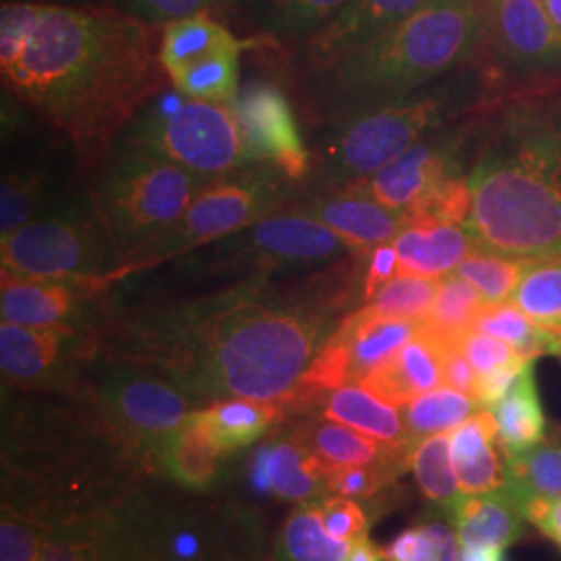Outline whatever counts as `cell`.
I'll use <instances>...</instances> for the list:
<instances>
[{
	"mask_svg": "<svg viewBox=\"0 0 561 561\" xmlns=\"http://www.w3.org/2000/svg\"><path fill=\"white\" fill-rule=\"evenodd\" d=\"M161 30L111 7L2 2V90L99 167L127 123L171 80Z\"/></svg>",
	"mask_w": 561,
	"mask_h": 561,
	"instance_id": "cell-1",
	"label": "cell"
},
{
	"mask_svg": "<svg viewBox=\"0 0 561 561\" xmlns=\"http://www.w3.org/2000/svg\"><path fill=\"white\" fill-rule=\"evenodd\" d=\"M329 322L324 308L254 277L140 324L134 345L198 398L279 401L300 385Z\"/></svg>",
	"mask_w": 561,
	"mask_h": 561,
	"instance_id": "cell-2",
	"label": "cell"
},
{
	"mask_svg": "<svg viewBox=\"0 0 561 561\" xmlns=\"http://www.w3.org/2000/svg\"><path fill=\"white\" fill-rule=\"evenodd\" d=\"M479 248L561 259V102L510 106L468 175Z\"/></svg>",
	"mask_w": 561,
	"mask_h": 561,
	"instance_id": "cell-3",
	"label": "cell"
},
{
	"mask_svg": "<svg viewBox=\"0 0 561 561\" xmlns=\"http://www.w3.org/2000/svg\"><path fill=\"white\" fill-rule=\"evenodd\" d=\"M486 44L481 0H431L340 60L304 73V94L324 121L414 94L470 67Z\"/></svg>",
	"mask_w": 561,
	"mask_h": 561,
	"instance_id": "cell-4",
	"label": "cell"
},
{
	"mask_svg": "<svg viewBox=\"0 0 561 561\" xmlns=\"http://www.w3.org/2000/svg\"><path fill=\"white\" fill-rule=\"evenodd\" d=\"M479 92L477 73L463 67L398 101L327 121L314 148L317 185L340 187L373 178L416 141L454 125L477 104Z\"/></svg>",
	"mask_w": 561,
	"mask_h": 561,
	"instance_id": "cell-5",
	"label": "cell"
},
{
	"mask_svg": "<svg viewBox=\"0 0 561 561\" xmlns=\"http://www.w3.org/2000/svg\"><path fill=\"white\" fill-rule=\"evenodd\" d=\"M111 150L171 162L206 180L256 164L229 106L196 101L173 83L141 106Z\"/></svg>",
	"mask_w": 561,
	"mask_h": 561,
	"instance_id": "cell-6",
	"label": "cell"
},
{
	"mask_svg": "<svg viewBox=\"0 0 561 561\" xmlns=\"http://www.w3.org/2000/svg\"><path fill=\"white\" fill-rule=\"evenodd\" d=\"M0 240L4 277L117 280L119 252L92 192H71Z\"/></svg>",
	"mask_w": 561,
	"mask_h": 561,
	"instance_id": "cell-7",
	"label": "cell"
},
{
	"mask_svg": "<svg viewBox=\"0 0 561 561\" xmlns=\"http://www.w3.org/2000/svg\"><path fill=\"white\" fill-rule=\"evenodd\" d=\"M206 178L152 157L111 150L99 164L92 196L121 256V266L180 219Z\"/></svg>",
	"mask_w": 561,
	"mask_h": 561,
	"instance_id": "cell-8",
	"label": "cell"
},
{
	"mask_svg": "<svg viewBox=\"0 0 561 561\" xmlns=\"http://www.w3.org/2000/svg\"><path fill=\"white\" fill-rule=\"evenodd\" d=\"M294 183L271 164H252L208 181L178 221L123 262L117 277L183 259L279 213L294 194Z\"/></svg>",
	"mask_w": 561,
	"mask_h": 561,
	"instance_id": "cell-9",
	"label": "cell"
},
{
	"mask_svg": "<svg viewBox=\"0 0 561 561\" xmlns=\"http://www.w3.org/2000/svg\"><path fill=\"white\" fill-rule=\"evenodd\" d=\"M352 250L300 208L275 213L238 233L187 254L206 271L252 268L254 277L277 271H310L341 262Z\"/></svg>",
	"mask_w": 561,
	"mask_h": 561,
	"instance_id": "cell-10",
	"label": "cell"
},
{
	"mask_svg": "<svg viewBox=\"0 0 561 561\" xmlns=\"http://www.w3.org/2000/svg\"><path fill=\"white\" fill-rule=\"evenodd\" d=\"M250 46L219 18L202 13L161 27L159 57L180 92L229 106L240 92L241 55Z\"/></svg>",
	"mask_w": 561,
	"mask_h": 561,
	"instance_id": "cell-11",
	"label": "cell"
},
{
	"mask_svg": "<svg viewBox=\"0 0 561 561\" xmlns=\"http://www.w3.org/2000/svg\"><path fill=\"white\" fill-rule=\"evenodd\" d=\"M474 134V123L443 127L408 148L396 161L382 167L368 180L354 181V185L368 198L389 210L408 213L442 181L461 175L463 150Z\"/></svg>",
	"mask_w": 561,
	"mask_h": 561,
	"instance_id": "cell-12",
	"label": "cell"
},
{
	"mask_svg": "<svg viewBox=\"0 0 561 561\" xmlns=\"http://www.w3.org/2000/svg\"><path fill=\"white\" fill-rule=\"evenodd\" d=\"M229 108L256 164L277 167L291 181H301L312 171L291 102L275 81H245Z\"/></svg>",
	"mask_w": 561,
	"mask_h": 561,
	"instance_id": "cell-13",
	"label": "cell"
},
{
	"mask_svg": "<svg viewBox=\"0 0 561 561\" xmlns=\"http://www.w3.org/2000/svg\"><path fill=\"white\" fill-rule=\"evenodd\" d=\"M486 42L520 73L561 71V36L542 0H495L486 7Z\"/></svg>",
	"mask_w": 561,
	"mask_h": 561,
	"instance_id": "cell-14",
	"label": "cell"
},
{
	"mask_svg": "<svg viewBox=\"0 0 561 561\" xmlns=\"http://www.w3.org/2000/svg\"><path fill=\"white\" fill-rule=\"evenodd\" d=\"M18 141L23 148L21 157L2 154L0 181V238L11 236L25 222L36 219L57 202L69 196L60 185V150L71 148L67 141L57 150L41 148L25 150L21 136L2 138V144Z\"/></svg>",
	"mask_w": 561,
	"mask_h": 561,
	"instance_id": "cell-15",
	"label": "cell"
},
{
	"mask_svg": "<svg viewBox=\"0 0 561 561\" xmlns=\"http://www.w3.org/2000/svg\"><path fill=\"white\" fill-rule=\"evenodd\" d=\"M101 398L121 424L152 437H169L192 414L190 401L175 382L131 368L111 373L102 382Z\"/></svg>",
	"mask_w": 561,
	"mask_h": 561,
	"instance_id": "cell-16",
	"label": "cell"
},
{
	"mask_svg": "<svg viewBox=\"0 0 561 561\" xmlns=\"http://www.w3.org/2000/svg\"><path fill=\"white\" fill-rule=\"evenodd\" d=\"M428 2L431 0H347L312 38L298 46L304 71L310 73L340 60Z\"/></svg>",
	"mask_w": 561,
	"mask_h": 561,
	"instance_id": "cell-17",
	"label": "cell"
},
{
	"mask_svg": "<svg viewBox=\"0 0 561 561\" xmlns=\"http://www.w3.org/2000/svg\"><path fill=\"white\" fill-rule=\"evenodd\" d=\"M300 210L327 225L356 256H368L377 245L396 240L405 227V213L389 210L354 185L319 187Z\"/></svg>",
	"mask_w": 561,
	"mask_h": 561,
	"instance_id": "cell-18",
	"label": "cell"
},
{
	"mask_svg": "<svg viewBox=\"0 0 561 561\" xmlns=\"http://www.w3.org/2000/svg\"><path fill=\"white\" fill-rule=\"evenodd\" d=\"M115 279H20L4 277L0 287L2 322L23 327H62L83 314L90 298L104 291Z\"/></svg>",
	"mask_w": 561,
	"mask_h": 561,
	"instance_id": "cell-19",
	"label": "cell"
},
{
	"mask_svg": "<svg viewBox=\"0 0 561 561\" xmlns=\"http://www.w3.org/2000/svg\"><path fill=\"white\" fill-rule=\"evenodd\" d=\"M449 345L451 343H445L421 327L412 340L405 341L391 358L379 364L358 385L379 400L403 408L442 385L443 362Z\"/></svg>",
	"mask_w": 561,
	"mask_h": 561,
	"instance_id": "cell-20",
	"label": "cell"
},
{
	"mask_svg": "<svg viewBox=\"0 0 561 561\" xmlns=\"http://www.w3.org/2000/svg\"><path fill=\"white\" fill-rule=\"evenodd\" d=\"M393 248L400 261L398 275L445 279L479 250V241L466 225L410 221L393 240Z\"/></svg>",
	"mask_w": 561,
	"mask_h": 561,
	"instance_id": "cell-21",
	"label": "cell"
},
{
	"mask_svg": "<svg viewBox=\"0 0 561 561\" xmlns=\"http://www.w3.org/2000/svg\"><path fill=\"white\" fill-rule=\"evenodd\" d=\"M460 547L507 549L524 533V510L510 484L479 495H460L447 507Z\"/></svg>",
	"mask_w": 561,
	"mask_h": 561,
	"instance_id": "cell-22",
	"label": "cell"
},
{
	"mask_svg": "<svg viewBox=\"0 0 561 561\" xmlns=\"http://www.w3.org/2000/svg\"><path fill=\"white\" fill-rule=\"evenodd\" d=\"M451 458L461 495H479L507 484V460L489 408H481L451 431Z\"/></svg>",
	"mask_w": 561,
	"mask_h": 561,
	"instance_id": "cell-23",
	"label": "cell"
},
{
	"mask_svg": "<svg viewBox=\"0 0 561 561\" xmlns=\"http://www.w3.org/2000/svg\"><path fill=\"white\" fill-rule=\"evenodd\" d=\"M421 321L385 319L366 306L341 322L329 341L341 352L350 382H360L421 331Z\"/></svg>",
	"mask_w": 561,
	"mask_h": 561,
	"instance_id": "cell-24",
	"label": "cell"
},
{
	"mask_svg": "<svg viewBox=\"0 0 561 561\" xmlns=\"http://www.w3.org/2000/svg\"><path fill=\"white\" fill-rule=\"evenodd\" d=\"M73 341V331L62 327H23L2 322L0 368L11 382H41L57 375Z\"/></svg>",
	"mask_w": 561,
	"mask_h": 561,
	"instance_id": "cell-25",
	"label": "cell"
},
{
	"mask_svg": "<svg viewBox=\"0 0 561 561\" xmlns=\"http://www.w3.org/2000/svg\"><path fill=\"white\" fill-rule=\"evenodd\" d=\"M327 466L300 437L262 447L254 463V482L261 491H273L280 500L301 502L324 484Z\"/></svg>",
	"mask_w": 561,
	"mask_h": 561,
	"instance_id": "cell-26",
	"label": "cell"
},
{
	"mask_svg": "<svg viewBox=\"0 0 561 561\" xmlns=\"http://www.w3.org/2000/svg\"><path fill=\"white\" fill-rule=\"evenodd\" d=\"M535 362L530 360L512 389L489 408L497 422V437L505 456H514L545 442L547 419L535 377Z\"/></svg>",
	"mask_w": 561,
	"mask_h": 561,
	"instance_id": "cell-27",
	"label": "cell"
},
{
	"mask_svg": "<svg viewBox=\"0 0 561 561\" xmlns=\"http://www.w3.org/2000/svg\"><path fill=\"white\" fill-rule=\"evenodd\" d=\"M301 442L329 468L398 466L412 443L387 445L340 422H319L300 435Z\"/></svg>",
	"mask_w": 561,
	"mask_h": 561,
	"instance_id": "cell-28",
	"label": "cell"
},
{
	"mask_svg": "<svg viewBox=\"0 0 561 561\" xmlns=\"http://www.w3.org/2000/svg\"><path fill=\"white\" fill-rule=\"evenodd\" d=\"M345 2L347 0H250L245 13L264 38L300 46Z\"/></svg>",
	"mask_w": 561,
	"mask_h": 561,
	"instance_id": "cell-29",
	"label": "cell"
},
{
	"mask_svg": "<svg viewBox=\"0 0 561 561\" xmlns=\"http://www.w3.org/2000/svg\"><path fill=\"white\" fill-rule=\"evenodd\" d=\"M322 416L324 421L340 422L387 445L414 443L408 439L398 408L379 400L362 385H343L331 391L322 408Z\"/></svg>",
	"mask_w": 561,
	"mask_h": 561,
	"instance_id": "cell-30",
	"label": "cell"
},
{
	"mask_svg": "<svg viewBox=\"0 0 561 561\" xmlns=\"http://www.w3.org/2000/svg\"><path fill=\"white\" fill-rule=\"evenodd\" d=\"M222 456L225 451L213 439L198 412H192L187 421L167 437L164 463L171 477L185 486H208L217 474Z\"/></svg>",
	"mask_w": 561,
	"mask_h": 561,
	"instance_id": "cell-31",
	"label": "cell"
},
{
	"mask_svg": "<svg viewBox=\"0 0 561 561\" xmlns=\"http://www.w3.org/2000/svg\"><path fill=\"white\" fill-rule=\"evenodd\" d=\"M198 416L227 456L259 442L279 421L280 408L273 401L225 400L202 410Z\"/></svg>",
	"mask_w": 561,
	"mask_h": 561,
	"instance_id": "cell-32",
	"label": "cell"
},
{
	"mask_svg": "<svg viewBox=\"0 0 561 561\" xmlns=\"http://www.w3.org/2000/svg\"><path fill=\"white\" fill-rule=\"evenodd\" d=\"M474 329L505 341L530 360L539 356H561V331H551L530 321L512 301L486 304L474 321Z\"/></svg>",
	"mask_w": 561,
	"mask_h": 561,
	"instance_id": "cell-33",
	"label": "cell"
},
{
	"mask_svg": "<svg viewBox=\"0 0 561 561\" xmlns=\"http://www.w3.org/2000/svg\"><path fill=\"white\" fill-rule=\"evenodd\" d=\"M481 403L451 387H437L403 405V426L410 442L451 433L461 422L468 421Z\"/></svg>",
	"mask_w": 561,
	"mask_h": 561,
	"instance_id": "cell-34",
	"label": "cell"
},
{
	"mask_svg": "<svg viewBox=\"0 0 561 561\" xmlns=\"http://www.w3.org/2000/svg\"><path fill=\"white\" fill-rule=\"evenodd\" d=\"M507 484L522 505L533 500L561 497V435L541 442L526 451L505 456Z\"/></svg>",
	"mask_w": 561,
	"mask_h": 561,
	"instance_id": "cell-35",
	"label": "cell"
},
{
	"mask_svg": "<svg viewBox=\"0 0 561 561\" xmlns=\"http://www.w3.org/2000/svg\"><path fill=\"white\" fill-rule=\"evenodd\" d=\"M354 542L335 539L322 522L321 507L301 505L283 526V561H345Z\"/></svg>",
	"mask_w": 561,
	"mask_h": 561,
	"instance_id": "cell-36",
	"label": "cell"
},
{
	"mask_svg": "<svg viewBox=\"0 0 561 561\" xmlns=\"http://www.w3.org/2000/svg\"><path fill=\"white\" fill-rule=\"evenodd\" d=\"M484 306L486 301L482 300L481 294L454 273L439 280L437 298L422 327L445 343H458L474 329V321Z\"/></svg>",
	"mask_w": 561,
	"mask_h": 561,
	"instance_id": "cell-37",
	"label": "cell"
},
{
	"mask_svg": "<svg viewBox=\"0 0 561 561\" xmlns=\"http://www.w3.org/2000/svg\"><path fill=\"white\" fill-rule=\"evenodd\" d=\"M510 301L530 321L561 331V259L535 262L524 273Z\"/></svg>",
	"mask_w": 561,
	"mask_h": 561,
	"instance_id": "cell-38",
	"label": "cell"
},
{
	"mask_svg": "<svg viewBox=\"0 0 561 561\" xmlns=\"http://www.w3.org/2000/svg\"><path fill=\"white\" fill-rule=\"evenodd\" d=\"M537 261L514 259L489 250H474L456 268V275L468 280L486 304H503L516 291L524 273Z\"/></svg>",
	"mask_w": 561,
	"mask_h": 561,
	"instance_id": "cell-39",
	"label": "cell"
},
{
	"mask_svg": "<svg viewBox=\"0 0 561 561\" xmlns=\"http://www.w3.org/2000/svg\"><path fill=\"white\" fill-rule=\"evenodd\" d=\"M410 463L426 500L449 507L460 497V486L451 458V433H439L422 439L414 447Z\"/></svg>",
	"mask_w": 561,
	"mask_h": 561,
	"instance_id": "cell-40",
	"label": "cell"
},
{
	"mask_svg": "<svg viewBox=\"0 0 561 561\" xmlns=\"http://www.w3.org/2000/svg\"><path fill=\"white\" fill-rule=\"evenodd\" d=\"M248 2L250 0H108V7L131 20L161 30L173 21L202 13H210L221 20L236 11H245Z\"/></svg>",
	"mask_w": 561,
	"mask_h": 561,
	"instance_id": "cell-41",
	"label": "cell"
},
{
	"mask_svg": "<svg viewBox=\"0 0 561 561\" xmlns=\"http://www.w3.org/2000/svg\"><path fill=\"white\" fill-rule=\"evenodd\" d=\"M439 280L398 275L382 285L366 308L385 319L422 322L435 304Z\"/></svg>",
	"mask_w": 561,
	"mask_h": 561,
	"instance_id": "cell-42",
	"label": "cell"
},
{
	"mask_svg": "<svg viewBox=\"0 0 561 561\" xmlns=\"http://www.w3.org/2000/svg\"><path fill=\"white\" fill-rule=\"evenodd\" d=\"M387 561H460L458 537L445 524L408 528L385 549Z\"/></svg>",
	"mask_w": 561,
	"mask_h": 561,
	"instance_id": "cell-43",
	"label": "cell"
},
{
	"mask_svg": "<svg viewBox=\"0 0 561 561\" xmlns=\"http://www.w3.org/2000/svg\"><path fill=\"white\" fill-rule=\"evenodd\" d=\"M393 466H345L329 468L324 486L341 497H373L391 479Z\"/></svg>",
	"mask_w": 561,
	"mask_h": 561,
	"instance_id": "cell-44",
	"label": "cell"
},
{
	"mask_svg": "<svg viewBox=\"0 0 561 561\" xmlns=\"http://www.w3.org/2000/svg\"><path fill=\"white\" fill-rule=\"evenodd\" d=\"M458 347L463 352L468 362L472 364V368L479 377L491 375L493 370H500L503 366H510L514 362L530 360V358H524L505 341L497 340L493 335H486V333L477 331V329L468 331L463 337H460Z\"/></svg>",
	"mask_w": 561,
	"mask_h": 561,
	"instance_id": "cell-45",
	"label": "cell"
},
{
	"mask_svg": "<svg viewBox=\"0 0 561 561\" xmlns=\"http://www.w3.org/2000/svg\"><path fill=\"white\" fill-rule=\"evenodd\" d=\"M324 528L341 541L358 542L366 539L368 518L358 503L352 497L333 495L321 503Z\"/></svg>",
	"mask_w": 561,
	"mask_h": 561,
	"instance_id": "cell-46",
	"label": "cell"
},
{
	"mask_svg": "<svg viewBox=\"0 0 561 561\" xmlns=\"http://www.w3.org/2000/svg\"><path fill=\"white\" fill-rule=\"evenodd\" d=\"M398 252L393 248V241L377 245L368 256L364 264V279H362V291H364V300H370L385 283L398 277Z\"/></svg>",
	"mask_w": 561,
	"mask_h": 561,
	"instance_id": "cell-47",
	"label": "cell"
},
{
	"mask_svg": "<svg viewBox=\"0 0 561 561\" xmlns=\"http://www.w3.org/2000/svg\"><path fill=\"white\" fill-rule=\"evenodd\" d=\"M38 539L34 530L20 520H2L0 561H38Z\"/></svg>",
	"mask_w": 561,
	"mask_h": 561,
	"instance_id": "cell-48",
	"label": "cell"
},
{
	"mask_svg": "<svg viewBox=\"0 0 561 561\" xmlns=\"http://www.w3.org/2000/svg\"><path fill=\"white\" fill-rule=\"evenodd\" d=\"M443 382L451 389H458L461 393L477 400V387H479V375L474 373L472 364L463 356L458 343H451L445 352L443 362Z\"/></svg>",
	"mask_w": 561,
	"mask_h": 561,
	"instance_id": "cell-49",
	"label": "cell"
},
{
	"mask_svg": "<svg viewBox=\"0 0 561 561\" xmlns=\"http://www.w3.org/2000/svg\"><path fill=\"white\" fill-rule=\"evenodd\" d=\"M530 360L514 362L510 366H503L500 370H493L491 375L479 377L477 387V401L481 408H493L503 396L512 389V385L518 379L524 366Z\"/></svg>",
	"mask_w": 561,
	"mask_h": 561,
	"instance_id": "cell-50",
	"label": "cell"
},
{
	"mask_svg": "<svg viewBox=\"0 0 561 561\" xmlns=\"http://www.w3.org/2000/svg\"><path fill=\"white\" fill-rule=\"evenodd\" d=\"M526 522L537 526L547 539L561 547V497L560 500H533L522 505Z\"/></svg>",
	"mask_w": 561,
	"mask_h": 561,
	"instance_id": "cell-51",
	"label": "cell"
},
{
	"mask_svg": "<svg viewBox=\"0 0 561 561\" xmlns=\"http://www.w3.org/2000/svg\"><path fill=\"white\" fill-rule=\"evenodd\" d=\"M38 561H99L92 542L76 537H60L46 542Z\"/></svg>",
	"mask_w": 561,
	"mask_h": 561,
	"instance_id": "cell-52",
	"label": "cell"
},
{
	"mask_svg": "<svg viewBox=\"0 0 561 561\" xmlns=\"http://www.w3.org/2000/svg\"><path fill=\"white\" fill-rule=\"evenodd\" d=\"M460 561H507L500 547H460Z\"/></svg>",
	"mask_w": 561,
	"mask_h": 561,
	"instance_id": "cell-53",
	"label": "cell"
},
{
	"mask_svg": "<svg viewBox=\"0 0 561 561\" xmlns=\"http://www.w3.org/2000/svg\"><path fill=\"white\" fill-rule=\"evenodd\" d=\"M345 561H385V556L368 539H362L354 542V549Z\"/></svg>",
	"mask_w": 561,
	"mask_h": 561,
	"instance_id": "cell-54",
	"label": "cell"
},
{
	"mask_svg": "<svg viewBox=\"0 0 561 561\" xmlns=\"http://www.w3.org/2000/svg\"><path fill=\"white\" fill-rule=\"evenodd\" d=\"M2 2H42V4H59V7H108V0H2Z\"/></svg>",
	"mask_w": 561,
	"mask_h": 561,
	"instance_id": "cell-55",
	"label": "cell"
},
{
	"mask_svg": "<svg viewBox=\"0 0 561 561\" xmlns=\"http://www.w3.org/2000/svg\"><path fill=\"white\" fill-rule=\"evenodd\" d=\"M542 4L561 36V0H542Z\"/></svg>",
	"mask_w": 561,
	"mask_h": 561,
	"instance_id": "cell-56",
	"label": "cell"
},
{
	"mask_svg": "<svg viewBox=\"0 0 561 561\" xmlns=\"http://www.w3.org/2000/svg\"><path fill=\"white\" fill-rule=\"evenodd\" d=\"M482 4H484V7H489V4H493V2H495V0H481Z\"/></svg>",
	"mask_w": 561,
	"mask_h": 561,
	"instance_id": "cell-57",
	"label": "cell"
},
{
	"mask_svg": "<svg viewBox=\"0 0 561 561\" xmlns=\"http://www.w3.org/2000/svg\"><path fill=\"white\" fill-rule=\"evenodd\" d=\"M560 435H561V428H560Z\"/></svg>",
	"mask_w": 561,
	"mask_h": 561,
	"instance_id": "cell-58",
	"label": "cell"
}]
</instances>
